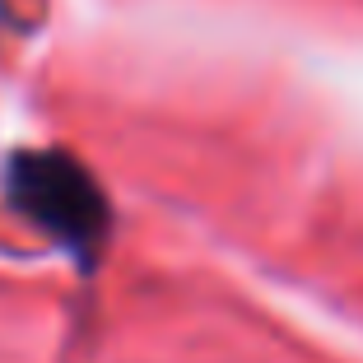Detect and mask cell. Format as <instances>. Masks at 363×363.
I'll return each instance as SVG.
<instances>
[{"label": "cell", "instance_id": "cell-1", "mask_svg": "<svg viewBox=\"0 0 363 363\" xmlns=\"http://www.w3.org/2000/svg\"><path fill=\"white\" fill-rule=\"evenodd\" d=\"M10 196L33 224H43L75 252H89L103 238V196L89 182V172L65 154H23L10 168Z\"/></svg>", "mask_w": 363, "mask_h": 363}]
</instances>
